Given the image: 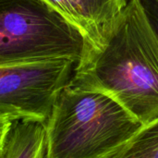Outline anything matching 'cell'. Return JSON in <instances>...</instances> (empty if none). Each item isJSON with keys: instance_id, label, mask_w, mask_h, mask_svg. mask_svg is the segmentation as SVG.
<instances>
[{"instance_id": "3", "label": "cell", "mask_w": 158, "mask_h": 158, "mask_svg": "<svg viewBox=\"0 0 158 158\" xmlns=\"http://www.w3.org/2000/svg\"><path fill=\"white\" fill-rule=\"evenodd\" d=\"M89 44L43 0H0V65L68 59L78 63Z\"/></svg>"}, {"instance_id": "2", "label": "cell", "mask_w": 158, "mask_h": 158, "mask_svg": "<svg viewBox=\"0 0 158 158\" xmlns=\"http://www.w3.org/2000/svg\"><path fill=\"white\" fill-rule=\"evenodd\" d=\"M45 125L47 158H107L143 127L110 96L69 81Z\"/></svg>"}, {"instance_id": "5", "label": "cell", "mask_w": 158, "mask_h": 158, "mask_svg": "<svg viewBox=\"0 0 158 158\" xmlns=\"http://www.w3.org/2000/svg\"><path fill=\"white\" fill-rule=\"evenodd\" d=\"M43 1L78 28L90 47L103 42L129 3V0Z\"/></svg>"}, {"instance_id": "7", "label": "cell", "mask_w": 158, "mask_h": 158, "mask_svg": "<svg viewBox=\"0 0 158 158\" xmlns=\"http://www.w3.org/2000/svg\"><path fill=\"white\" fill-rule=\"evenodd\" d=\"M107 158H158V119L143 126Z\"/></svg>"}, {"instance_id": "9", "label": "cell", "mask_w": 158, "mask_h": 158, "mask_svg": "<svg viewBox=\"0 0 158 158\" xmlns=\"http://www.w3.org/2000/svg\"><path fill=\"white\" fill-rule=\"evenodd\" d=\"M11 124H12V120L5 118H0V150L6 140L7 132L11 127Z\"/></svg>"}, {"instance_id": "8", "label": "cell", "mask_w": 158, "mask_h": 158, "mask_svg": "<svg viewBox=\"0 0 158 158\" xmlns=\"http://www.w3.org/2000/svg\"><path fill=\"white\" fill-rule=\"evenodd\" d=\"M138 2L158 41V0H138Z\"/></svg>"}, {"instance_id": "1", "label": "cell", "mask_w": 158, "mask_h": 158, "mask_svg": "<svg viewBox=\"0 0 158 158\" xmlns=\"http://www.w3.org/2000/svg\"><path fill=\"white\" fill-rule=\"evenodd\" d=\"M69 82L110 96L143 126L157 120L158 41L138 0H129L98 46H88Z\"/></svg>"}, {"instance_id": "6", "label": "cell", "mask_w": 158, "mask_h": 158, "mask_svg": "<svg viewBox=\"0 0 158 158\" xmlns=\"http://www.w3.org/2000/svg\"><path fill=\"white\" fill-rule=\"evenodd\" d=\"M0 158H47L46 125L14 120L0 150Z\"/></svg>"}, {"instance_id": "4", "label": "cell", "mask_w": 158, "mask_h": 158, "mask_svg": "<svg viewBox=\"0 0 158 158\" xmlns=\"http://www.w3.org/2000/svg\"><path fill=\"white\" fill-rule=\"evenodd\" d=\"M76 64L57 59L0 65V118L46 123Z\"/></svg>"}]
</instances>
